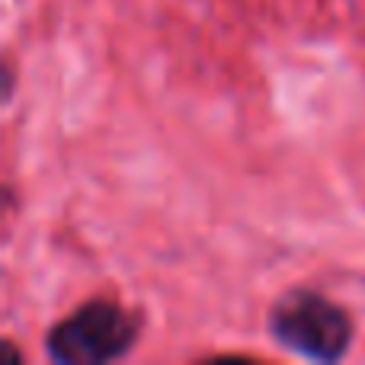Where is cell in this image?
<instances>
[{"instance_id": "6da1fadb", "label": "cell", "mask_w": 365, "mask_h": 365, "mask_svg": "<svg viewBox=\"0 0 365 365\" xmlns=\"http://www.w3.org/2000/svg\"><path fill=\"white\" fill-rule=\"evenodd\" d=\"M269 330L282 346L304 359L336 362L353 343V321L340 304L317 292H292L272 308Z\"/></svg>"}, {"instance_id": "7a4b0ae2", "label": "cell", "mask_w": 365, "mask_h": 365, "mask_svg": "<svg viewBox=\"0 0 365 365\" xmlns=\"http://www.w3.org/2000/svg\"><path fill=\"white\" fill-rule=\"evenodd\" d=\"M135 343V321L109 302H90L51 327L48 356L61 365H103L122 359Z\"/></svg>"}]
</instances>
